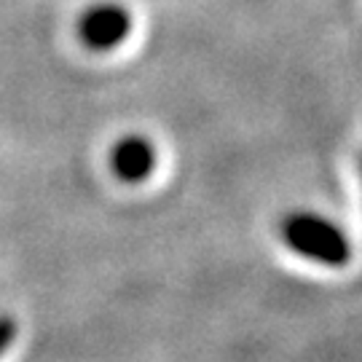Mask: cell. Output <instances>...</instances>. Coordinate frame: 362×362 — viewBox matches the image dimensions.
<instances>
[{"instance_id":"cell-1","label":"cell","mask_w":362,"mask_h":362,"mask_svg":"<svg viewBox=\"0 0 362 362\" xmlns=\"http://www.w3.org/2000/svg\"><path fill=\"white\" fill-rule=\"evenodd\" d=\"M279 233L296 255L330 269H341L351 260L349 236L333 220L317 212H290L279 223Z\"/></svg>"},{"instance_id":"cell-2","label":"cell","mask_w":362,"mask_h":362,"mask_svg":"<svg viewBox=\"0 0 362 362\" xmlns=\"http://www.w3.org/2000/svg\"><path fill=\"white\" fill-rule=\"evenodd\" d=\"M132 13L118 3H94L78 19V35L94 52H113L129 38Z\"/></svg>"},{"instance_id":"cell-5","label":"cell","mask_w":362,"mask_h":362,"mask_svg":"<svg viewBox=\"0 0 362 362\" xmlns=\"http://www.w3.org/2000/svg\"><path fill=\"white\" fill-rule=\"evenodd\" d=\"M360 175H362V158H360Z\"/></svg>"},{"instance_id":"cell-4","label":"cell","mask_w":362,"mask_h":362,"mask_svg":"<svg viewBox=\"0 0 362 362\" xmlns=\"http://www.w3.org/2000/svg\"><path fill=\"white\" fill-rule=\"evenodd\" d=\"M16 333H19V325L11 317H0V357L8 351L13 341H16Z\"/></svg>"},{"instance_id":"cell-3","label":"cell","mask_w":362,"mask_h":362,"mask_svg":"<svg viewBox=\"0 0 362 362\" xmlns=\"http://www.w3.org/2000/svg\"><path fill=\"white\" fill-rule=\"evenodd\" d=\"M110 169L121 182H145L156 169V148L140 134H129L118 140L110 151Z\"/></svg>"}]
</instances>
